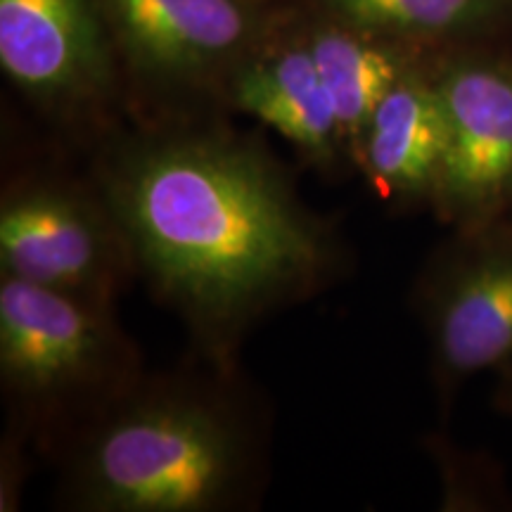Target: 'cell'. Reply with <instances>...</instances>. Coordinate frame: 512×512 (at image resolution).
I'll return each mask as SVG.
<instances>
[{
    "label": "cell",
    "instance_id": "1",
    "mask_svg": "<svg viewBox=\"0 0 512 512\" xmlns=\"http://www.w3.org/2000/svg\"><path fill=\"white\" fill-rule=\"evenodd\" d=\"M88 176L138 278L209 361L238 363L261 320L316 297L347 268L335 226L302 200L287 166L219 114L128 119L91 147Z\"/></svg>",
    "mask_w": 512,
    "mask_h": 512
},
{
    "label": "cell",
    "instance_id": "2",
    "mask_svg": "<svg viewBox=\"0 0 512 512\" xmlns=\"http://www.w3.org/2000/svg\"><path fill=\"white\" fill-rule=\"evenodd\" d=\"M268 418L238 363L147 375L57 460L74 512H242L268 479Z\"/></svg>",
    "mask_w": 512,
    "mask_h": 512
},
{
    "label": "cell",
    "instance_id": "3",
    "mask_svg": "<svg viewBox=\"0 0 512 512\" xmlns=\"http://www.w3.org/2000/svg\"><path fill=\"white\" fill-rule=\"evenodd\" d=\"M143 377L117 306L0 275V387L36 456L57 465Z\"/></svg>",
    "mask_w": 512,
    "mask_h": 512
},
{
    "label": "cell",
    "instance_id": "4",
    "mask_svg": "<svg viewBox=\"0 0 512 512\" xmlns=\"http://www.w3.org/2000/svg\"><path fill=\"white\" fill-rule=\"evenodd\" d=\"M131 121L216 117L223 88L275 17L264 0H95Z\"/></svg>",
    "mask_w": 512,
    "mask_h": 512
},
{
    "label": "cell",
    "instance_id": "5",
    "mask_svg": "<svg viewBox=\"0 0 512 512\" xmlns=\"http://www.w3.org/2000/svg\"><path fill=\"white\" fill-rule=\"evenodd\" d=\"M0 275L117 306L138 271L91 176L29 171L0 197Z\"/></svg>",
    "mask_w": 512,
    "mask_h": 512
},
{
    "label": "cell",
    "instance_id": "6",
    "mask_svg": "<svg viewBox=\"0 0 512 512\" xmlns=\"http://www.w3.org/2000/svg\"><path fill=\"white\" fill-rule=\"evenodd\" d=\"M0 67L88 150L124 124V79L95 0H0Z\"/></svg>",
    "mask_w": 512,
    "mask_h": 512
},
{
    "label": "cell",
    "instance_id": "7",
    "mask_svg": "<svg viewBox=\"0 0 512 512\" xmlns=\"http://www.w3.org/2000/svg\"><path fill=\"white\" fill-rule=\"evenodd\" d=\"M415 302L441 399L512 366V214L451 228L418 280Z\"/></svg>",
    "mask_w": 512,
    "mask_h": 512
},
{
    "label": "cell",
    "instance_id": "8",
    "mask_svg": "<svg viewBox=\"0 0 512 512\" xmlns=\"http://www.w3.org/2000/svg\"><path fill=\"white\" fill-rule=\"evenodd\" d=\"M448 159L434 216L472 228L512 214V41L434 50Z\"/></svg>",
    "mask_w": 512,
    "mask_h": 512
},
{
    "label": "cell",
    "instance_id": "9",
    "mask_svg": "<svg viewBox=\"0 0 512 512\" xmlns=\"http://www.w3.org/2000/svg\"><path fill=\"white\" fill-rule=\"evenodd\" d=\"M223 110L273 128L299 159L325 176L354 169L335 107L306 43L299 12L275 17L223 88Z\"/></svg>",
    "mask_w": 512,
    "mask_h": 512
},
{
    "label": "cell",
    "instance_id": "10",
    "mask_svg": "<svg viewBox=\"0 0 512 512\" xmlns=\"http://www.w3.org/2000/svg\"><path fill=\"white\" fill-rule=\"evenodd\" d=\"M432 53L384 95L354 147V169L382 200L403 207L432 209L446 171L448 119Z\"/></svg>",
    "mask_w": 512,
    "mask_h": 512
},
{
    "label": "cell",
    "instance_id": "11",
    "mask_svg": "<svg viewBox=\"0 0 512 512\" xmlns=\"http://www.w3.org/2000/svg\"><path fill=\"white\" fill-rule=\"evenodd\" d=\"M299 19L354 164V147L377 105L432 50L306 8L299 12Z\"/></svg>",
    "mask_w": 512,
    "mask_h": 512
},
{
    "label": "cell",
    "instance_id": "12",
    "mask_svg": "<svg viewBox=\"0 0 512 512\" xmlns=\"http://www.w3.org/2000/svg\"><path fill=\"white\" fill-rule=\"evenodd\" d=\"M306 10L425 50L512 41V0H302Z\"/></svg>",
    "mask_w": 512,
    "mask_h": 512
},
{
    "label": "cell",
    "instance_id": "13",
    "mask_svg": "<svg viewBox=\"0 0 512 512\" xmlns=\"http://www.w3.org/2000/svg\"><path fill=\"white\" fill-rule=\"evenodd\" d=\"M31 456H36L34 446L15 425L5 427L3 444H0V512H15L22 503V489L29 477Z\"/></svg>",
    "mask_w": 512,
    "mask_h": 512
},
{
    "label": "cell",
    "instance_id": "14",
    "mask_svg": "<svg viewBox=\"0 0 512 512\" xmlns=\"http://www.w3.org/2000/svg\"><path fill=\"white\" fill-rule=\"evenodd\" d=\"M501 375V382H498V394H496V401H498V408L505 413L512 415V366L505 368Z\"/></svg>",
    "mask_w": 512,
    "mask_h": 512
}]
</instances>
